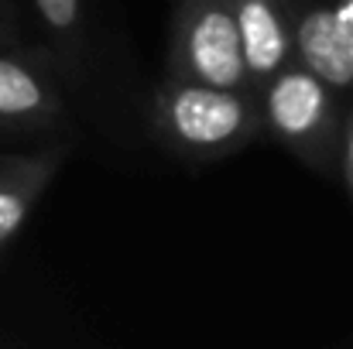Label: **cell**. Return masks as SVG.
<instances>
[{"instance_id": "cell-1", "label": "cell", "mask_w": 353, "mask_h": 349, "mask_svg": "<svg viewBox=\"0 0 353 349\" xmlns=\"http://www.w3.org/2000/svg\"><path fill=\"white\" fill-rule=\"evenodd\" d=\"M151 130L182 161H220L261 134V107L247 89L165 76L151 100Z\"/></svg>"}, {"instance_id": "cell-2", "label": "cell", "mask_w": 353, "mask_h": 349, "mask_svg": "<svg viewBox=\"0 0 353 349\" xmlns=\"http://www.w3.org/2000/svg\"><path fill=\"white\" fill-rule=\"evenodd\" d=\"M261 130L285 144L312 171L336 175V144H340V93L319 79L295 55L261 86Z\"/></svg>"}, {"instance_id": "cell-3", "label": "cell", "mask_w": 353, "mask_h": 349, "mask_svg": "<svg viewBox=\"0 0 353 349\" xmlns=\"http://www.w3.org/2000/svg\"><path fill=\"white\" fill-rule=\"evenodd\" d=\"M165 76L250 93L230 0H179L175 3L172 28H168Z\"/></svg>"}, {"instance_id": "cell-4", "label": "cell", "mask_w": 353, "mask_h": 349, "mask_svg": "<svg viewBox=\"0 0 353 349\" xmlns=\"http://www.w3.org/2000/svg\"><path fill=\"white\" fill-rule=\"evenodd\" d=\"M292 55L336 93L353 89V0H285Z\"/></svg>"}, {"instance_id": "cell-5", "label": "cell", "mask_w": 353, "mask_h": 349, "mask_svg": "<svg viewBox=\"0 0 353 349\" xmlns=\"http://www.w3.org/2000/svg\"><path fill=\"white\" fill-rule=\"evenodd\" d=\"M240 31V52L250 93L257 96L261 86L292 59V31L285 0H230Z\"/></svg>"}, {"instance_id": "cell-6", "label": "cell", "mask_w": 353, "mask_h": 349, "mask_svg": "<svg viewBox=\"0 0 353 349\" xmlns=\"http://www.w3.org/2000/svg\"><path fill=\"white\" fill-rule=\"evenodd\" d=\"M59 165H62V151L21 158V161H10L0 168V246L21 230L34 199L45 192V185L52 182Z\"/></svg>"}, {"instance_id": "cell-7", "label": "cell", "mask_w": 353, "mask_h": 349, "mask_svg": "<svg viewBox=\"0 0 353 349\" xmlns=\"http://www.w3.org/2000/svg\"><path fill=\"white\" fill-rule=\"evenodd\" d=\"M62 110L55 89L28 65L0 59V120L10 123H48Z\"/></svg>"}, {"instance_id": "cell-8", "label": "cell", "mask_w": 353, "mask_h": 349, "mask_svg": "<svg viewBox=\"0 0 353 349\" xmlns=\"http://www.w3.org/2000/svg\"><path fill=\"white\" fill-rule=\"evenodd\" d=\"M45 28L65 45L69 55L79 52L83 45V0H31Z\"/></svg>"}, {"instance_id": "cell-9", "label": "cell", "mask_w": 353, "mask_h": 349, "mask_svg": "<svg viewBox=\"0 0 353 349\" xmlns=\"http://www.w3.org/2000/svg\"><path fill=\"white\" fill-rule=\"evenodd\" d=\"M336 175L343 178L347 192L353 195V107L343 110L340 120V144H336Z\"/></svg>"}, {"instance_id": "cell-10", "label": "cell", "mask_w": 353, "mask_h": 349, "mask_svg": "<svg viewBox=\"0 0 353 349\" xmlns=\"http://www.w3.org/2000/svg\"><path fill=\"white\" fill-rule=\"evenodd\" d=\"M0 41H3V34H0Z\"/></svg>"}]
</instances>
